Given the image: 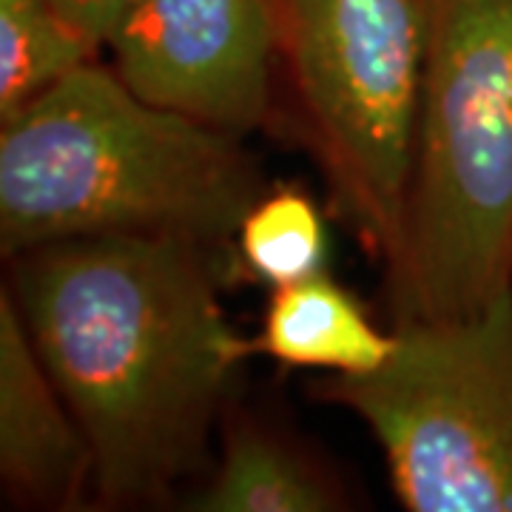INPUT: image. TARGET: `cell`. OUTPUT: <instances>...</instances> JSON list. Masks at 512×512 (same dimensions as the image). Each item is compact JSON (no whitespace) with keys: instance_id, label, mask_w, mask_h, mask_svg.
<instances>
[{"instance_id":"3957f363","label":"cell","mask_w":512,"mask_h":512,"mask_svg":"<svg viewBox=\"0 0 512 512\" xmlns=\"http://www.w3.org/2000/svg\"><path fill=\"white\" fill-rule=\"evenodd\" d=\"M393 313L441 322L512 288V0H430Z\"/></svg>"},{"instance_id":"8992f818","label":"cell","mask_w":512,"mask_h":512,"mask_svg":"<svg viewBox=\"0 0 512 512\" xmlns=\"http://www.w3.org/2000/svg\"><path fill=\"white\" fill-rule=\"evenodd\" d=\"M106 49L151 106L234 137L268 117L276 60L265 0H134Z\"/></svg>"},{"instance_id":"5b68a950","label":"cell","mask_w":512,"mask_h":512,"mask_svg":"<svg viewBox=\"0 0 512 512\" xmlns=\"http://www.w3.org/2000/svg\"><path fill=\"white\" fill-rule=\"evenodd\" d=\"M390 362L316 382L365 421L410 512H512V288L441 322H404Z\"/></svg>"},{"instance_id":"8fae6325","label":"cell","mask_w":512,"mask_h":512,"mask_svg":"<svg viewBox=\"0 0 512 512\" xmlns=\"http://www.w3.org/2000/svg\"><path fill=\"white\" fill-rule=\"evenodd\" d=\"M234 248L242 271L279 288L325 271L328 231L311 194L296 185H276L248 208Z\"/></svg>"},{"instance_id":"9c48e42d","label":"cell","mask_w":512,"mask_h":512,"mask_svg":"<svg viewBox=\"0 0 512 512\" xmlns=\"http://www.w3.org/2000/svg\"><path fill=\"white\" fill-rule=\"evenodd\" d=\"M194 512H333L345 493L313 458L274 430L248 419L228 421L220 464L185 504Z\"/></svg>"},{"instance_id":"ba28073f","label":"cell","mask_w":512,"mask_h":512,"mask_svg":"<svg viewBox=\"0 0 512 512\" xmlns=\"http://www.w3.org/2000/svg\"><path fill=\"white\" fill-rule=\"evenodd\" d=\"M399 333H387L325 271L279 285L262 316L251 350L288 367H313L336 376H362L390 362Z\"/></svg>"},{"instance_id":"277c9868","label":"cell","mask_w":512,"mask_h":512,"mask_svg":"<svg viewBox=\"0 0 512 512\" xmlns=\"http://www.w3.org/2000/svg\"><path fill=\"white\" fill-rule=\"evenodd\" d=\"M302 137L370 256H399L430 0H265Z\"/></svg>"},{"instance_id":"7a4b0ae2","label":"cell","mask_w":512,"mask_h":512,"mask_svg":"<svg viewBox=\"0 0 512 512\" xmlns=\"http://www.w3.org/2000/svg\"><path fill=\"white\" fill-rule=\"evenodd\" d=\"M239 137L151 106L94 60L0 123V251L114 234L217 251L262 194Z\"/></svg>"},{"instance_id":"7c38bea8","label":"cell","mask_w":512,"mask_h":512,"mask_svg":"<svg viewBox=\"0 0 512 512\" xmlns=\"http://www.w3.org/2000/svg\"><path fill=\"white\" fill-rule=\"evenodd\" d=\"M52 3L77 35L86 37L94 49H103L109 46L114 29L126 18L134 0H52Z\"/></svg>"},{"instance_id":"52a82bcc","label":"cell","mask_w":512,"mask_h":512,"mask_svg":"<svg viewBox=\"0 0 512 512\" xmlns=\"http://www.w3.org/2000/svg\"><path fill=\"white\" fill-rule=\"evenodd\" d=\"M0 481L9 501L80 510L94 495V453L40 362L12 291L0 293Z\"/></svg>"},{"instance_id":"6da1fadb","label":"cell","mask_w":512,"mask_h":512,"mask_svg":"<svg viewBox=\"0 0 512 512\" xmlns=\"http://www.w3.org/2000/svg\"><path fill=\"white\" fill-rule=\"evenodd\" d=\"M225 254L188 237L114 234L12 256V299L94 453V501H163L208 458L254 356L220 302Z\"/></svg>"},{"instance_id":"30bf717a","label":"cell","mask_w":512,"mask_h":512,"mask_svg":"<svg viewBox=\"0 0 512 512\" xmlns=\"http://www.w3.org/2000/svg\"><path fill=\"white\" fill-rule=\"evenodd\" d=\"M97 52L52 0H0V123H9Z\"/></svg>"}]
</instances>
